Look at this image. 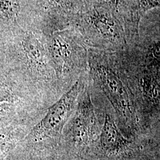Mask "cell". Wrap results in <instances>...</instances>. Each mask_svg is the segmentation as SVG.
I'll list each match as a JSON object with an SVG mask.
<instances>
[{
    "label": "cell",
    "instance_id": "5bb4252c",
    "mask_svg": "<svg viewBox=\"0 0 160 160\" xmlns=\"http://www.w3.org/2000/svg\"><path fill=\"white\" fill-rule=\"evenodd\" d=\"M4 36V32L1 29H0V58H1V55L2 48V46H3Z\"/></svg>",
    "mask_w": 160,
    "mask_h": 160
},
{
    "label": "cell",
    "instance_id": "5b68a950",
    "mask_svg": "<svg viewBox=\"0 0 160 160\" xmlns=\"http://www.w3.org/2000/svg\"><path fill=\"white\" fill-rule=\"evenodd\" d=\"M89 63L114 109L122 118L131 119L133 110L126 87L115 67L110 63L108 51L89 48Z\"/></svg>",
    "mask_w": 160,
    "mask_h": 160
},
{
    "label": "cell",
    "instance_id": "ba28073f",
    "mask_svg": "<svg viewBox=\"0 0 160 160\" xmlns=\"http://www.w3.org/2000/svg\"><path fill=\"white\" fill-rule=\"evenodd\" d=\"M30 121H22L0 126V160L10 159L32 128L30 126Z\"/></svg>",
    "mask_w": 160,
    "mask_h": 160
},
{
    "label": "cell",
    "instance_id": "9c48e42d",
    "mask_svg": "<svg viewBox=\"0 0 160 160\" xmlns=\"http://www.w3.org/2000/svg\"><path fill=\"white\" fill-rule=\"evenodd\" d=\"M100 142L106 151L116 152L125 148L128 141L121 133L115 124L114 120L109 115H106L101 135Z\"/></svg>",
    "mask_w": 160,
    "mask_h": 160
},
{
    "label": "cell",
    "instance_id": "30bf717a",
    "mask_svg": "<svg viewBox=\"0 0 160 160\" xmlns=\"http://www.w3.org/2000/svg\"><path fill=\"white\" fill-rule=\"evenodd\" d=\"M0 103L14 104L33 111V105L23 97L0 70ZM34 107V106H33Z\"/></svg>",
    "mask_w": 160,
    "mask_h": 160
},
{
    "label": "cell",
    "instance_id": "52a82bcc",
    "mask_svg": "<svg viewBox=\"0 0 160 160\" xmlns=\"http://www.w3.org/2000/svg\"><path fill=\"white\" fill-rule=\"evenodd\" d=\"M96 127L94 109L88 93L85 92L80 97L71 126L74 141L79 145L88 143L96 134Z\"/></svg>",
    "mask_w": 160,
    "mask_h": 160
},
{
    "label": "cell",
    "instance_id": "277c9868",
    "mask_svg": "<svg viewBox=\"0 0 160 160\" xmlns=\"http://www.w3.org/2000/svg\"><path fill=\"white\" fill-rule=\"evenodd\" d=\"M76 82L68 92L46 111L45 116L30 129L21 144L39 145L51 142L62 132L80 94V86Z\"/></svg>",
    "mask_w": 160,
    "mask_h": 160
},
{
    "label": "cell",
    "instance_id": "6da1fadb",
    "mask_svg": "<svg viewBox=\"0 0 160 160\" xmlns=\"http://www.w3.org/2000/svg\"><path fill=\"white\" fill-rule=\"evenodd\" d=\"M4 33L0 70L33 104L57 80L48 50L49 34L39 24Z\"/></svg>",
    "mask_w": 160,
    "mask_h": 160
},
{
    "label": "cell",
    "instance_id": "8992f818",
    "mask_svg": "<svg viewBox=\"0 0 160 160\" xmlns=\"http://www.w3.org/2000/svg\"><path fill=\"white\" fill-rule=\"evenodd\" d=\"M41 23L40 0H0V29L4 32Z\"/></svg>",
    "mask_w": 160,
    "mask_h": 160
},
{
    "label": "cell",
    "instance_id": "7a4b0ae2",
    "mask_svg": "<svg viewBox=\"0 0 160 160\" xmlns=\"http://www.w3.org/2000/svg\"><path fill=\"white\" fill-rule=\"evenodd\" d=\"M74 27L88 48L102 51H121L128 46L122 18L109 8L94 4L78 14Z\"/></svg>",
    "mask_w": 160,
    "mask_h": 160
},
{
    "label": "cell",
    "instance_id": "3957f363",
    "mask_svg": "<svg viewBox=\"0 0 160 160\" xmlns=\"http://www.w3.org/2000/svg\"><path fill=\"white\" fill-rule=\"evenodd\" d=\"M48 46L57 80L86 68L89 48L74 26L49 34Z\"/></svg>",
    "mask_w": 160,
    "mask_h": 160
},
{
    "label": "cell",
    "instance_id": "4fadbf2b",
    "mask_svg": "<svg viewBox=\"0 0 160 160\" xmlns=\"http://www.w3.org/2000/svg\"><path fill=\"white\" fill-rule=\"evenodd\" d=\"M74 1L77 10L80 13V12L95 4L96 0H74Z\"/></svg>",
    "mask_w": 160,
    "mask_h": 160
},
{
    "label": "cell",
    "instance_id": "7c38bea8",
    "mask_svg": "<svg viewBox=\"0 0 160 160\" xmlns=\"http://www.w3.org/2000/svg\"><path fill=\"white\" fill-rule=\"evenodd\" d=\"M135 2L142 18L148 12L160 8V0H135Z\"/></svg>",
    "mask_w": 160,
    "mask_h": 160
},
{
    "label": "cell",
    "instance_id": "8fae6325",
    "mask_svg": "<svg viewBox=\"0 0 160 160\" xmlns=\"http://www.w3.org/2000/svg\"><path fill=\"white\" fill-rule=\"evenodd\" d=\"M32 111L10 103H0V126L17 122L32 121Z\"/></svg>",
    "mask_w": 160,
    "mask_h": 160
}]
</instances>
